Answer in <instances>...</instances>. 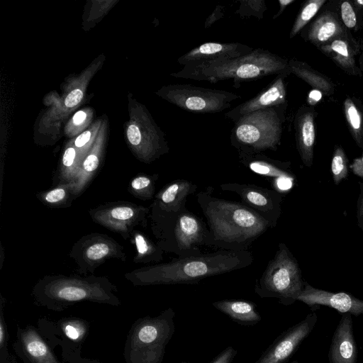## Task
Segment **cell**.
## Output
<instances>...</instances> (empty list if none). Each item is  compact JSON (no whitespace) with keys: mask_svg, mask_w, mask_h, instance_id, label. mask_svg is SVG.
<instances>
[{"mask_svg":"<svg viewBox=\"0 0 363 363\" xmlns=\"http://www.w3.org/2000/svg\"><path fill=\"white\" fill-rule=\"evenodd\" d=\"M357 225L363 230V182L360 183V194L357 206Z\"/></svg>","mask_w":363,"mask_h":363,"instance_id":"obj_40","label":"cell"},{"mask_svg":"<svg viewBox=\"0 0 363 363\" xmlns=\"http://www.w3.org/2000/svg\"><path fill=\"white\" fill-rule=\"evenodd\" d=\"M359 67L363 73V44L361 45V52L358 60Z\"/></svg>","mask_w":363,"mask_h":363,"instance_id":"obj_47","label":"cell"},{"mask_svg":"<svg viewBox=\"0 0 363 363\" xmlns=\"http://www.w3.org/2000/svg\"><path fill=\"white\" fill-rule=\"evenodd\" d=\"M238 2L240 5L235 13L241 18L255 17L260 20L267 9L264 0H240Z\"/></svg>","mask_w":363,"mask_h":363,"instance_id":"obj_34","label":"cell"},{"mask_svg":"<svg viewBox=\"0 0 363 363\" xmlns=\"http://www.w3.org/2000/svg\"><path fill=\"white\" fill-rule=\"evenodd\" d=\"M158 174H141L134 177L129 182L128 191L135 198L142 201L154 199Z\"/></svg>","mask_w":363,"mask_h":363,"instance_id":"obj_29","label":"cell"},{"mask_svg":"<svg viewBox=\"0 0 363 363\" xmlns=\"http://www.w3.org/2000/svg\"><path fill=\"white\" fill-rule=\"evenodd\" d=\"M343 111L350 133L357 145L363 150V104L354 96L347 97Z\"/></svg>","mask_w":363,"mask_h":363,"instance_id":"obj_27","label":"cell"},{"mask_svg":"<svg viewBox=\"0 0 363 363\" xmlns=\"http://www.w3.org/2000/svg\"><path fill=\"white\" fill-rule=\"evenodd\" d=\"M150 211V206L116 201L89 208L88 213L95 223L118 234L124 240H130L137 227H147Z\"/></svg>","mask_w":363,"mask_h":363,"instance_id":"obj_10","label":"cell"},{"mask_svg":"<svg viewBox=\"0 0 363 363\" xmlns=\"http://www.w3.org/2000/svg\"><path fill=\"white\" fill-rule=\"evenodd\" d=\"M291 363H298V362L297 360H294Z\"/></svg>","mask_w":363,"mask_h":363,"instance_id":"obj_49","label":"cell"},{"mask_svg":"<svg viewBox=\"0 0 363 363\" xmlns=\"http://www.w3.org/2000/svg\"><path fill=\"white\" fill-rule=\"evenodd\" d=\"M318 50L347 74L362 76L356 62V57L361 52V45L350 31L322 45Z\"/></svg>","mask_w":363,"mask_h":363,"instance_id":"obj_19","label":"cell"},{"mask_svg":"<svg viewBox=\"0 0 363 363\" xmlns=\"http://www.w3.org/2000/svg\"><path fill=\"white\" fill-rule=\"evenodd\" d=\"M91 133L89 131H85L77 138L74 145L77 147L84 146L90 139Z\"/></svg>","mask_w":363,"mask_h":363,"instance_id":"obj_42","label":"cell"},{"mask_svg":"<svg viewBox=\"0 0 363 363\" xmlns=\"http://www.w3.org/2000/svg\"><path fill=\"white\" fill-rule=\"evenodd\" d=\"M238 158L240 163L250 171L273 179L274 187L279 191L291 188L294 177L289 169L290 162L272 159L263 153L238 152Z\"/></svg>","mask_w":363,"mask_h":363,"instance_id":"obj_16","label":"cell"},{"mask_svg":"<svg viewBox=\"0 0 363 363\" xmlns=\"http://www.w3.org/2000/svg\"><path fill=\"white\" fill-rule=\"evenodd\" d=\"M36 198L49 208H67L77 198L72 182L59 184L36 194Z\"/></svg>","mask_w":363,"mask_h":363,"instance_id":"obj_28","label":"cell"},{"mask_svg":"<svg viewBox=\"0 0 363 363\" xmlns=\"http://www.w3.org/2000/svg\"><path fill=\"white\" fill-rule=\"evenodd\" d=\"M289 66L291 74L306 82L323 95L329 96L334 94L335 86L332 80L325 74L314 69L308 63L292 58L289 60Z\"/></svg>","mask_w":363,"mask_h":363,"instance_id":"obj_25","label":"cell"},{"mask_svg":"<svg viewBox=\"0 0 363 363\" xmlns=\"http://www.w3.org/2000/svg\"><path fill=\"white\" fill-rule=\"evenodd\" d=\"M135 248L136 253L133 258L135 264L159 263L163 259L164 252L145 233L136 229L130 240Z\"/></svg>","mask_w":363,"mask_h":363,"instance_id":"obj_26","label":"cell"},{"mask_svg":"<svg viewBox=\"0 0 363 363\" xmlns=\"http://www.w3.org/2000/svg\"><path fill=\"white\" fill-rule=\"evenodd\" d=\"M158 245L164 252L181 257L201 255V247H210V232L207 224L186 207L178 215L167 238Z\"/></svg>","mask_w":363,"mask_h":363,"instance_id":"obj_9","label":"cell"},{"mask_svg":"<svg viewBox=\"0 0 363 363\" xmlns=\"http://www.w3.org/2000/svg\"><path fill=\"white\" fill-rule=\"evenodd\" d=\"M69 257L74 262L78 274L87 275L106 261L116 259L125 262L124 247L108 235L91 233L82 236L72 245Z\"/></svg>","mask_w":363,"mask_h":363,"instance_id":"obj_11","label":"cell"},{"mask_svg":"<svg viewBox=\"0 0 363 363\" xmlns=\"http://www.w3.org/2000/svg\"><path fill=\"white\" fill-rule=\"evenodd\" d=\"M296 0H279V9L276 14L273 16V19L277 18L279 16L282 14L286 8L294 3Z\"/></svg>","mask_w":363,"mask_h":363,"instance_id":"obj_43","label":"cell"},{"mask_svg":"<svg viewBox=\"0 0 363 363\" xmlns=\"http://www.w3.org/2000/svg\"><path fill=\"white\" fill-rule=\"evenodd\" d=\"M220 187L237 194L242 204L262 216L272 228L277 225L281 213L282 198L279 191L252 184L226 183Z\"/></svg>","mask_w":363,"mask_h":363,"instance_id":"obj_12","label":"cell"},{"mask_svg":"<svg viewBox=\"0 0 363 363\" xmlns=\"http://www.w3.org/2000/svg\"><path fill=\"white\" fill-rule=\"evenodd\" d=\"M347 31L342 23L337 9H325L311 23L302 35L305 40L319 48Z\"/></svg>","mask_w":363,"mask_h":363,"instance_id":"obj_23","label":"cell"},{"mask_svg":"<svg viewBox=\"0 0 363 363\" xmlns=\"http://www.w3.org/2000/svg\"><path fill=\"white\" fill-rule=\"evenodd\" d=\"M322 95L323 94L321 92H320L318 90L313 89L312 91L309 93L307 101L310 104L313 105L321 99Z\"/></svg>","mask_w":363,"mask_h":363,"instance_id":"obj_44","label":"cell"},{"mask_svg":"<svg viewBox=\"0 0 363 363\" xmlns=\"http://www.w3.org/2000/svg\"><path fill=\"white\" fill-rule=\"evenodd\" d=\"M297 301L311 307L328 306L342 314L350 313L354 316L363 315V300L344 292L333 293L316 289L306 282H304L303 289Z\"/></svg>","mask_w":363,"mask_h":363,"instance_id":"obj_15","label":"cell"},{"mask_svg":"<svg viewBox=\"0 0 363 363\" xmlns=\"http://www.w3.org/2000/svg\"><path fill=\"white\" fill-rule=\"evenodd\" d=\"M287 105L258 110L234 123L230 141L238 152L276 151L281 143Z\"/></svg>","mask_w":363,"mask_h":363,"instance_id":"obj_6","label":"cell"},{"mask_svg":"<svg viewBox=\"0 0 363 363\" xmlns=\"http://www.w3.org/2000/svg\"><path fill=\"white\" fill-rule=\"evenodd\" d=\"M253 261V255L248 250H219L142 267L125 273V278L135 286L196 284L204 278L245 268Z\"/></svg>","mask_w":363,"mask_h":363,"instance_id":"obj_1","label":"cell"},{"mask_svg":"<svg viewBox=\"0 0 363 363\" xmlns=\"http://www.w3.org/2000/svg\"><path fill=\"white\" fill-rule=\"evenodd\" d=\"M237 354V350L232 346H228L209 363H233Z\"/></svg>","mask_w":363,"mask_h":363,"instance_id":"obj_35","label":"cell"},{"mask_svg":"<svg viewBox=\"0 0 363 363\" xmlns=\"http://www.w3.org/2000/svg\"><path fill=\"white\" fill-rule=\"evenodd\" d=\"M318 321L315 311L287 328L262 353L255 363H285L313 331Z\"/></svg>","mask_w":363,"mask_h":363,"instance_id":"obj_13","label":"cell"},{"mask_svg":"<svg viewBox=\"0 0 363 363\" xmlns=\"http://www.w3.org/2000/svg\"><path fill=\"white\" fill-rule=\"evenodd\" d=\"M197 185L184 179L166 184L155 194L150 209L168 217H177L186 208L187 197L196 192Z\"/></svg>","mask_w":363,"mask_h":363,"instance_id":"obj_17","label":"cell"},{"mask_svg":"<svg viewBox=\"0 0 363 363\" xmlns=\"http://www.w3.org/2000/svg\"><path fill=\"white\" fill-rule=\"evenodd\" d=\"M83 97V93L80 89H74L65 98V104L68 108L77 105Z\"/></svg>","mask_w":363,"mask_h":363,"instance_id":"obj_39","label":"cell"},{"mask_svg":"<svg viewBox=\"0 0 363 363\" xmlns=\"http://www.w3.org/2000/svg\"><path fill=\"white\" fill-rule=\"evenodd\" d=\"M175 313L169 307L155 317L136 320L127 335L125 363H162L165 349L175 332Z\"/></svg>","mask_w":363,"mask_h":363,"instance_id":"obj_5","label":"cell"},{"mask_svg":"<svg viewBox=\"0 0 363 363\" xmlns=\"http://www.w3.org/2000/svg\"><path fill=\"white\" fill-rule=\"evenodd\" d=\"M291 74L285 72L275 78L254 97L228 111L225 116L233 123L252 112L275 106L287 105L285 79Z\"/></svg>","mask_w":363,"mask_h":363,"instance_id":"obj_14","label":"cell"},{"mask_svg":"<svg viewBox=\"0 0 363 363\" xmlns=\"http://www.w3.org/2000/svg\"><path fill=\"white\" fill-rule=\"evenodd\" d=\"M13 348L26 363H61L34 327L18 328Z\"/></svg>","mask_w":363,"mask_h":363,"instance_id":"obj_20","label":"cell"},{"mask_svg":"<svg viewBox=\"0 0 363 363\" xmlns=\"http://www.w3.org/2000/svg\"><path fill=\"white\" fill-rule=\"evenodd\" d=\"M224 9L223 6L218 5L216 6L213 11L208 16L204 22V28H208L215 22L224 17Z\"/></svg>","mask_w":363,"mask_h":363,"instance_id":"obj_38","label":"cell"},{"mask_svg":"<svg viewBox=\"0 0 363 363\" xmlns=\"http://www.w3.org/2000/svg\"><path fill=\"white\" fill-rule=\"evenodd\" d=\"M350 167L354 174L363 178V155L355 158Z\"/></svg>","mask_w":363,"mask_h":363,"instance_id":"obj_41","label":"cell"},{"mask_svg":"<svg viewBox=\"0 0 363 363\" xmlns=\"http://www.w3.org/2000/svg\"><path fill=\"white\" fill-rule=\"evenodd\" d=\"M316 115L313 107L303 105L296 111L294 121L296 148L301 161L308 167L313 162Z\"/></svg>","mask_w":363,"mask_h":363,"instance_id":"obj_22","label":"cell"},{"mask_svg":"<svg viewBox=\"0 0 363 363\" xmlns=\"http://www.w3.org/2000/svg\"><path fill=\"white\" fill-rule=\"evenodd\" d=\"M254 48L239 43L209 42L191 50L177 59L183 66L198 65L203 62L233 59L251 52Z\"/></svg>","mask_w":363,"mask_h":363,"instance_id":"obj_18","label":"cell"},{"mask_svg":"<svg viewBox=\"0 0 363 363\" xmlns=\"http://www.w3.org/2000/svg\"><path fill=\"white\" fill-rule=\"evenodd\" d=\"M352 1L356 10L363 15V0H353Z\"/></svg>","mask_w":363,"mask_h":363,"instance_id":"obj_46","label":"cell"},{"mask_svg":"<svg viewBox=\"0 0 363 363\" xmlns=\"http://www.w3.org/2000/svg\"><path fill=\"white\" fill-rule=\"evenodd\" d=\"M352 315L344 313L333 333L328 351L329 363H357L358 349Z\"/></svg>","mask_w":363,"mask_h":363,"instance_id":"obj_21","label":"cell"},{"mask_svg":"<svg viewBox=\"0 0 363 363\" xmlns=\"http://www.w3.org/2000/svg\"><path fill=\"white\" fill-rule=\"evenodd\" d=\"M8 341V332L6 320L3 314V298L1 302V315H0V350L2 352L6 349Z\"/></svg>","mask_w":363,"mask_h":363,"instance_id":"obj_36","label":"cell"},{"mask_svg":"<svg viewBox=\"0 0 363 363\" xmlns=\"http://www.w3.org/2000/svg\"><path fill=\"white\" fill-rule=\"evenodd\" d=\"M303 287L298 262L286 245L280 242L274 257L256 280L255 292L260 298H274L289 306L297 301Z\"/></svg>","mask_w":363,"mask_h":363,"instance_id":"obj_7","label":"cell"},{"mask_svg":"<svg viewBox=\"0 0 363 363\" xmlns=\"http://www.w3.org/2000/svg\"><path fill=\"white\" fill-rule=\"evenodd\" d=\"M177 363H189V362L183 361V362H177Z\"/></svg>","mask_w":363,"mask_h":363,"instance_id":"obj_50","label":"cell"},{"mask_svg":"<svg viewBox=\"0 0 363 363\" xmlns=\"http://www.w3.org/2000/svg\"><path fill=\"white\" fill-rule=\"evenodd\" d=\"M285 72H291L287 59L267 50L257 48L233 59L184 66L172 76L211 83L231 79L233 86L238 89L244 82L255 81Z\"/></svg>","mask_w":363,"mask_h":363,"instance_id":"obj_4","label":"cell"},{"mask_svg":"<svg viewBox=\"0 0 363 363\" xmlns=\"http://www.w3.org/2000/svg\"><path fill=\"white\" fill-rule=\"evenodd\" d=\"M86 117V114L84 111H78L75 113L73 117V122L76 125H79L84 122Z\"/></svg>","mask_w":363,"mask_h":363,"instance_id":"obj_45","label":"cell"},{"mask_svg":"<svg viewBox=\"0 0 363 363\" xmlns=\"http://www.w3.org/2000/svg\"><path fill=\"white\" fill-rule=\"evenodd\" d=\"M212 305L242 325H254L262 319L256 304L250 301L224 299L214 301Z\"/></svg>","mask_w":363,"mask_h":363,"instance_id":"obj_24","label":"cell"},{"mask_svg":"<svg viewBox=\"0 0 363 363\" xmlns=\"http://www.w3.org/2000/svg\"><path fill=\"white\" fill-rule=\"evenodd\" d=\"M71 363H99V362H93V361H89V360H87V359H78L75 361H70Z\"/></svg>","mask_w":363,"mask_h":363,"instance_id":"obj_48","label":"cell"},{"mask_svg":"<svg viewBox=\"0 0 363 363\" xmlns=\"http://www.w3.org/2000/svg\"><path fill=\"white\" fill-rule=\"evenodd\" d=\"M118 289L106 276L48 274L32 289L36 305L57 312L80 302L89 301L118 306Z\"/></svg>","mask_w":363,"mask_h":363,"instance_id":"obj_3","label":"cell"},{"mask_svg":"<svg viewBox=\"0 0 363 363\" xmlns=\"http://www.w3.org/2000/svg\"><path fill=\"white\" fill-rule=\"evenodd\" d=\"M331 172L336 184L345 179L348 174V159L343 148L340 145H337L334 149L331 161Z\"/></svg>","mask_w":363,"mask_h":363,"instance_id":"obj_33","label":"cell"},{"mask_svg":"<svg viewBox=\"0 0 363 363\" xmlns=\"http://www.w3.org/2000/svg\"><path fill=\"white\" fill-rule=\"evenodd\" d=\"M335 8L342 23L347 30L356 32L362 28L363 15L356 10L352 1H337Z\"/></svg>","mask_w":363,"mask_h":363,"instance_id":"obj_32","label":"cell"},{"mask_svg":"<svg viewBox=\"0 0 363 363\" xmlns=\"http://www.w3.org/2000/svg\"><path fill=\"white\" fill-rule=\"evenodd\" d=\"M208 186L196 195L200 208L207 220L210 247L219 250L242 251L272 226L259 214L242 203L217 198Z\"/></svg>","mask_w":363,"mask_h":363,"instance_id":"obj_2","label":"cell"},{"mask_svg":"<svg viewBox=\"0 0 363 363\" xmlns=\"http://www.w3.org/2000/svg\"><path fill=\"white\" fill-rule=\"evenodd\" d=\"M127 137L130 143L138 147L142 143V134L136 125H130L127 130Z\"/></svg>","mask_w":363,"mask_h":363,"instance_id":"obj_37","label":"cell"},{"mask_svg":"<svg viewBox=\"0 0 363 363\" xmlns=\"http://www.w3.org/2000/svg\"><path fill=\"white\" fill-rule=\"evenodd\" d=\"M58 327L67 340L80 345L88 334L89 324L81 318H67L58 322Z\"/></svg>","mask_w":363,"mask_h":363,"instance_id":"obj_30","label":"cell"},{"mask_svg":"<svg viewBox=\"0 0 363 363\" xmlns=\"http://www.w3.org/2000/svg\"><path fill=\"white\" fill-rule=\"evenodd\" d=\"M161 96L176 106L196 113H216L230 108L232 101L241 98L226 90L176 84L164 87Z\"/></svg>","mask_w":363,"mask_h":363,"instance_id":"obj_8","label":"cell"},{"mask_svg":"<svg viewBox=\"0 0 363 363\" xmlns=\"http://www.w3.org/2000/svg\"><path fill=\"white\" fill-rule=\"evenodd\" d=\"M327 0H308L302 5L289 33V38L295 37L318 13Z\"/></svg>","mask_w":363,"mask_h":363,"instance_id":"obj_31","label":"cell"}]
</instances>
